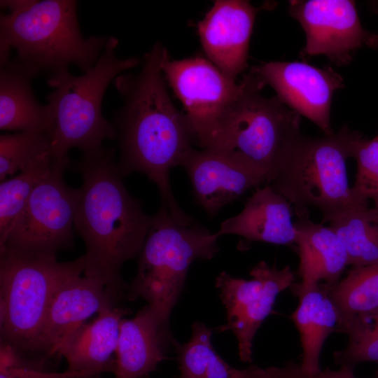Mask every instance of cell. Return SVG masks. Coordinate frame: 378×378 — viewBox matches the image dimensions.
Returning a JSON list of instances; mask_svg holds the SVG:
<instances>
[{
    "instance_id": "6da1fadb",
    "label": "cell",
    "mask_w": 378,
    "mask_h": 378,
    "mask_svg": "<svg viewBox=\"0 0 378 378\" xmlns=\"http://www.w3.org/2000/svg\"><path fill=\"white\" fill-rule=\"evenodd\" d=\"M168 57L167 48L157 42L146 53L137 74L115 78L124 103L113 126L119 138L122 174H146L159 189L161 206L182 221L187 214L174 196L169 174L192 151L193 137L185 114L175 107L165 85L162 64Z\"/></svg>"
},
{
    "instance_id": "7a4b0ae2",
    "label": "cell",
    "mask_w": 378,
    "mask_h": 378,
    "mask_svg": "<svg viewBox=\"0 0 378 378\" xmlns=\"http://www.w3.org/2000/svg\"><path fill=\"white\" fill-rule=\"evenodd\" d=\"M76 169L83 179L74 229L86 247L83 273L102 283L118 302L127 299L129 288L121 267L139 255L154 216L127 191L113 150L84 152Z\"/></svg>"
},
{
    "instance_id": "3957f363",
    "label": "cell",
    "mask_w": 378,
    "mask_h": 378,
    "mask_svg": "<svg viewBox=\"0 0 378 378\" xmlns=\"http://www.w3.org/2000/svg\"><path fill=\"white\" fill-rule=\"evenodd\" d=\"M359 133L344 125L333 134L310 137L301 134L278 162L267 185L292 204L298 218L309 207L322 214V223L368 207L354 195L346 160Z\"/></svg>"
},
{
    "instance_id": "277c9868",
    "label": "cell",
    "mask_w": 378,
    "mask_h": 378,
    "mask_svg": "<svg viewBox=\"0 0 378 378\" xmlns=\"http://www.w3.org/2000/svg\"><path fill=\"white\" fill-rule=\"evenodd\" d=\"M118 44L115 37H108L95 64L83 75L71 74L68 67L51 73L48 84L55 90L48 96V104L53 115L50 133L52 158L67 157L74 147L83 153L94 150L104 140L118 137L113 125L102 115L103 97L113 79L140 63L136 57L119 58Z\"/></svg>"
},
{
    "instance_id": "5b68a950",
    "label": "cell",
    "mask_w": 378,
    "mask_h": 378,
    "mask_svg": "<svg viewBox=\"0 0 378 378\" xmlns=\"http://www.w3.org/2000/svg\"><path fill=\"white\" fill-rule=\"evenodd\" d=\"M107 39L83 36L76 1H38L23 13L1 15L0 66L10 62L13 48L18 58L40 71L52 73L73 64L85 73L95 64Z\"/></svg>"
},
{
    "instance_id": "8992f818",
    "label": "cell",
    "mask_w": 378,
    "mask_h": 378,
    "mask_svg": "<svg viewBox=\"0 0 378 378\" xmlns=\"http://www.w3.org/2000/svg\"><path fill=\"white\" fill-rule=\"evenodd\" d=\"M85 267L83 255L59 262L57 256L0 248L1 344L30 356L55 293Z\"/></svg>"
},
{
    "instance_id": "52a82bcc",
    "label": "cell",
    "mask_w": 378,
    "mask_h": 378,
    "mask_svg": "<svg viewBox=\"0 0 378 378\" xmlns=\"http://www.w3.org/2000/svg\"><path fill=\"white\" fill-rule=\"evenodd\" d=\"M218 237L195 223H177L161 206L139 253L127 299H144L167 325L190 265L197 259L212 258L219 251Z\"/></svg>"
},
{
    "instance_id": "ba28073f",
    "label": "cell",
    "mask_w": 378,
    "mask_h": 378,
    "mask_svg": "<svg viewBox=\"0 0 378 378\" xmlns=\"http://www.w3.org/2000/svg\"><path fill=\"white\" fill-rule=\"evenodd\" d=\"M240 83L239 95L217 144L209 149L243 154L265 169L270 180L281 158L302 134L301 115L277 96L264 97V86L250 72Z\"/></svg>"
},
{
    "instance_id": "9c48e42d",
    "label": "cell",
    "mask_w": 378,
    "mask_h": 378,
    "mask_svg": "<svg viewBox=\"0 0 378 378\" xmlns=\"http://www.w3.org/2000/svg\"><path fill=\"white\" fill-rule=\"evenodd\" d=\"M69 157L52 160L48 174L35 188L24 209L0 239V248L57 256L74 244L76 213L81 188L64 181Z\"/></svg>"
},
{
    "instance_id": "30bf717a",
    "label": "cell",
    "mask_w": 378,
    "mask_h": 378,
    "mask_svg": "<svg viewBox=\"0 0 378 378\" xmlns=\"http://www.w3.org/2000/svg\"><path fill=\"white\" fill-rule=\"evenodd\" d=\"M162 72L183 106L193 139L202 149L214 148L239 95L240 82L202 57H168Z\"/></svg>"
},
{
    "instance_id": "8fae6325",
    "label": "cell",
    "mask_w": 378,
    "mask_h": 378,
    "mask_svg": "<svg viewBox=\"0 0 378 378\" xmlns=\"http://www.w3.org/2000/svg\"><path fill=\"white\" fill-rule=\"evenodd\" d=\"M250 275L251 279L247 280L222 272L215 283L227 321L218 330L232 332L237 341L239 358L244 363L252 361L253 338L272 312L278 295L295 283L289 265L278 269L260 261L251 269Z\"/></svg>"
},
{
    "instance_id": "7c38bea8",
    "label": "cell",
    "mask_w": 378,
    "mask_h": 378,
    "mask_svg": "<svg viewBox=\"0 0 378 378\" xmlns=\"http://www.w3.org/2000/svg\"><path fill=\"white\" fill-rule=\"evenodd\" d=\"M288 10L305 32L302 57L322 55L346 65L358 48L378 45V36L363 28L354 1H290Z\"/></svg>"
},
{
    "instance_id": "4fadbf2b",
    "label": "cell",
    "mask_w": 378,
    "mask_h": 378,
    "mask_svg": "<svg viewBox=\"0 0 378 378\" xmlns=\"http://www.w3.org/2000/svg\"><path fill=\"white\" fill-rule=\"evenodd\" d=\"M250 73L263 86H271L286 106L313 122L324 134H334L331 102L344 80L332 68L302 62H270L253 66Z\"/></svg>"
},
{
    "instance_id": "5bb4252c",
    "label": "cell",
    "mask_w": 378,
    "mask_h": 378,
    "mask_svg": "<svg viewBox=\"0 0 378 378\" xmlns=\"http://www.w3.org/2000/svg\"><path fill=\"white\" fill-rule=\"evenodd\" d=\"M181 167L189 176L197 202L211 216L270 180L265 169L237 151L192 149Z\"/></svg>"
},
{
    "instance_id": "9a60e30c",
    "label": "cell",
    "mask_w": 378,
    "mask_h": 378,
    "mask_svg": "<svg viewBox=\"0 0 378 378\" xmlns=\"http://www.w3.org/2000/svg\"><path fill=\"white\" fill-rule=\"evenodd\" d=\"M117 303L100 281L81 274L70 277L55 293L29 357L46 360L55 356L88 318Z\"/></svg>"
},
{
    "instance_id": "2e32d148",
    "label": "cell",
    "mask_w": 378,
    "mask_h": 378,
    "mask_svg": "<svg viewBox=\"0 0 378 378\" xmlns=\"http://www.w3.org/2000/svg\"><path fill=\"white\" fill-rule=\"evenodd\" d=\"M263 6L245 0H218L198 22V34L209 60L235 80L248 66L250 38L255 17Z\"/></svg>"
},
{
    "instance_id": "e0dca14e",
    "label": "cell",
    "mask_w": 378,
    "mask_h": 378,
    "mask_svg": "<svg viewBox=\"0 0 378 378\" xmlns=\"http://www.w3.org/2000/svg\"><path fill=\"white\" fill-rule=\"evenodd\" d=\"M295 226L300 281L290 286L293 295L299 297L321 284L337 283L349 265L347 251L339 236L330 226L313 222L309 217L298 218Z\"/></svg>"
},
{
    "instance_id": "ac0fdd59",
    "label": "cell",
    "mask_w": 378,
    "mask_h": 378,
    "mask_svg": "<svg viewBox=\"0 0 378 378\" xmlns=\"http://www.w3.org/2000/svg\"><path fill=\"white\" fill-rule=\"evenodd\" d=\"M290 202L270 186L258 188L237 215L221 223L218 237L235 234L248 242L295 245L298 230Z\"/></svg>"
},
{
    "instance_id": "d6986e66",
    "label": "cell",
    "mask_w": 378,
    "mask_h": 378,
    "mask_svg": "<svg viewBox=\"0 0 378 378\" xmlns=\"http://www.w3.org/2000/svg\"><path fill=\"white\" fill-rule=\"evenodd\" d=\"M127 309L118 307L100 312L90 323H84L57 349L55 356L64 358L68 371L80 373L85 377L102 372H113L120 326Z\"/></svg>"
},
{
    "instance_id": "ffe728a7",
    "label": "cell",
    "mask_w": 378,
    "mask_h": 378,
    "mask_svg": "<svg viewBox=\"0 0 378 378\" xmlns=\"http://www.w3.org/2000/svg\"><path fill=\"white\" fill-rule=\"evenodd\" d=\"M167 324L148 304L120 323L115 378H144L167 358L163 338Z\"/></svg>"
},
{
    "instance_id": "44dd1931",
    "label": "cell",
    "mask_w": 378,
    "mask_h": 378,
    "mask_svg": "<svg viewBox=\"0 0 378 378\" xmlns=\"http://www.w3.org/2000/svg\"><path fill=\"white\" fill-rule=\"evenodd\" d=\"M40 71L16 57L0 71V129L8 131L51 132L50 106L36 99L31 81Z\"/></svg>"
},
{
    "instance_id": "7402d4cb",
    "label": "cell",
    "mask_w": 378,
    "mask_h": 378,
    "mask_svg": "<svg viewBox=\"0 0 378 378\" xmlns=\"http://www.w3.org/2000/svg\"><path fill=\"white\" fill-rule=\"evenodd\" d=\"M298 298L299 304L291 319L299 332L302 350L299 365L306 373H316L321 370L320 356L325 341L338 330V312L326 284H321Z\"/></svg>"
},
{
    "instance_id": "603a6c76",
    "label": "cell",
    "mask_w": 378,
    "mask_h": 378,
    "mask_svg": "<svg viewBox=\"0 0 378 378\" xmlns=\"http://www.w3.org/2000/svg\"><path fill=\"white\" fill-rule=\"evenodd\" d=\"M211 335V329L196 321L190 340L184 344L175 343L179 378H274L269 368L238 369L230 365L214 350Z\"/></svg>"
},
{
    "instance_id": "cb8c5ba5",
    "label": "cell",
    "mask_w": 378,
    "mask_h": 378,
    "mask_svg": "<svg viewBox=\"0 0 378 378\" xmlns=\"http://www.w3.org/2000/svg\"><path fill=\"white\" fill-rule=\"evenodd\" d=\"M328 286L338 312V330L344 333L378 311V263L353 267L347 275Z\"/></svg>"
},
{
    "instance_id": "d4e9b609",
    "label": "cell",
    "mask_w": 378,
    "mask_h": 378,
    "mask_svg": "<svg viewBox=\"0 0 378 378\" xmlns=\"http://www.w3.org/2000/svg\"><path fill=\"white\" fill-rule=\"evenodd\" d=\"M329 226L344 244L353 267L378 263V208H364L344 214Z\"/></svg>"
},
{
    "instance_id": "484cf974",
    "label": "cell",
    "mask_w": 378,
    "mask_h": 378,
    "mask_svg": "<svg viewBox=\"0 0 378 378\" xmlns=\"http://www.w3.org/2000/svg\"><path fill=\"white\" fill-rule=\"evenodd\" d=\"M51 152L34 161L25 170L0 183V239L21 213L35 188L48 174Z\"/></svg>"
},
{
    "instance_id": "4316f807",
    "label": "cell",
    "mask_w": 378,
    "mask_h": 378,
    "mask_svg": "<svg viewBox=\"0 0 378 378\" xmlns=\"http://www.w3.org/2000/svg\"><path fill=\"white\" fill-rule=\"evenodd\" d=\"M50 136L44 130H28L0 136V180L25 170L43 154L50 151Z\"/></svg>"
},
{
    "instance_id": "83f0119b",
    "label": "cell",
    "mask_w": 378,
    "mask_h": 378,
    "mask_svg": "<svg viewBox=\"0 0 378 378\" xmlns=\"http://www.w3.org/2000/svg\"><path fill=\"white\" fill-rule=\"evenodd\" d=\"M351 158L356 162V180L351 190L355 197L368 205L371 200L378 208V139L358 134L354 141Z\"/></svg>"
},
{
    "instance_id": "f1b7e54d",
    "label": "cell",
    "mask_w": 378,
    "mask_h": 378,
    "mask_svg": "<svg viewBox=\"0 0 378 378\" xmlns=\"http://www.w3.org/2000/svg\"><path fill=\"white\" fill-rule=\"evenodd\" d=\"M346 334V347L334 353L337 364L354 368L371 361L378 365V311L354 325Z\"/></svg>"
},
{
    "instance_id": "f546056e",
    "label": "cell",
    "mask_w": 378,
    "mask_h": 378,
    "mask_svg": "<svg viewBox=\"0 0 378 378\" xmlns=\"http://www.w3.org/2000/svg\"><path fill=\"white\" fill-rule=\"evenodd\" d=\"M46 360L24 356L9 345L0 344V378H84L66 370L52 373L43 369Z\"/></svg>"
},
{
    "instance_id": "4dcf8cb0",
    "label": "cell",
    "mask_w": 378,
    "mask_h": 378,
    "mask_svg": "<svg viewBox=\"0 0 378 378\" xmlns=\"http://www.w3.org/2000/svg\"><path fill=\"white\" fill-rule=\"evenodd\" d=\"M354 368L351 366L343 365L337 370L326 369L309 374L303 372L299 364L290 360L287 361L283 367H269L274 378H356L354 373Z\"/></svg>"
},
{
    "instance_id": "1f68e13d",
    "label": "cell",
    "mask_w": 378,
    "mask_h": 378,
    "mask_svg": "<svg viewBox=\"0 0 378 378\" xmlns=\"http://www.w3.org/2000/svg\"><path fill=\"white\" fill-rule=\"evenodd\" d=\"M38 1L36 0H1V7L9 9L11 14L23 13L31 8Z\"/></svg>"
},
{
    "instance_id": "d6a6232c",
    "label": "cell",
    "mask_w": 378,
    "mask_h": 378,
    "mask_svg": "<svg viewBox=\"0 0 378 378\" xmlns=\"http://www.w3.org/2000/svg\"><path fill=\"white\" fill-rule=\"evenodd\" d=\"M374 378H378V368H377V371H376V372H375V377H374Z\"/></svg>"
},
{
    "instance_id": "836d02e7",
    "label": "cell",
    "mask_w": 378,
    "mask_h": 378,
    "mask_svg": "<svg viewBox=\"0 0 378 378\" xmlns=\"http://www.w3.org/2000/svg\"><path fill=\"white\" fill-rule=\"evenodd\" d=\"M376 138L378 139V136H377Z\"/></svg>"
},
{
    "instance_id": "e575fe53",
    "label": "cell",
    "mask_w": 378,
    "mask_h": 378,
    "mask_svg": "<svg viewBox=\"0 0 378 378\" xmlns=\"http://www.w3.org/2000/svg\"><path fill=\"white\" fill-rule=\"evenodd\" d=\"M148 377H144V378H148Z\"/></svg>"
}]
</instances>
